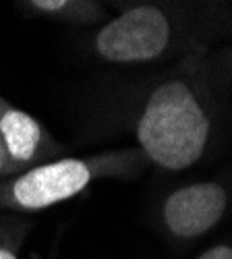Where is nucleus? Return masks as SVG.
Listing matches in <instances>:
<instances>
[{
    "label": "nucleus",
    "mask_w": 232,
    "mask_h": 259,
    "mask_svg": "<svg viewBox=\"0 0 232 259\" xmlns=\"http://www.w3.org/2000/svg\"><path fill=\"white\" fill-rule=\"evenodd\" d=\"M137 90L129 124L147 162L166 172L193 168L222 139L232 96V44L184 56Z\"/></svg>",
    "instance_id": "f257e3e1"
},
{
    "label": "nucleus",
    "mask_w": 232,
    "mask_h": 259,
    "mask_svg": "<svg viewBox=\"0 0 232 259\" xmlns=\"http://www.w3.org/2000/svg\"><path fill=\"white\" fill-rule=\"evenodd\" d=\"M232 44V0H147L120 5L91 37L98 60L139 67Z\"/></svg>",
    "instance_id": "f03ea898"
},
{
    "label": "nucleus",
    "mask_w": 232,
    "mask_h": 259,
    "mask_svg": "<svg viewBox=\"0 0 232 259\" xmlns=\"http://www.w3.org/2000/svg\"><path fill=\"white\" fill-rule=\"evenodd\" d=\"M150 162L133 147L106 149L87 156H62L0 181V209L33 213L77 197L98 181L135 179Z\"/></svg>",
    "instance_id": "7ed1b4c3"
},
{
    "label": "nucleus",
    "mask_w": 232,
    "mask_h": 259,
    "mask_svg": "<svg viewBox=\"0 0 232 259\" xmlns=\"http://www.w3.org/2000/svg\"><path fill=\"white\" fill-rule=\"evenodd\" d=\"M232 215V175L184 183L158 203V226L176 243H193Z\"/></svg>",
    "instance_id": "20e7f679"
},
{
    "label": "nucleus",
    "mask_w": 232,
    "mask_h": 259,
    "mask_svg": "<svg viewBox=\"0 0 232 259\" xmlns=\"http://www.w3.org/2000/svg\"><path fill=\"white\" fill-rule=\"evenodd\" d=\"M0 149L7 160L9 177L21 175L67 154V147L35 116L21 110L3 96H0Z\"/></svg>",
    "instance_id": "39448f33"
},
{
    "label": "nucleus",
    "mask_w": 232,
    "mask_h": 259,
    "mask_svg": "<svg viewBox=\"0 0 232 259\" xmlns=\"http://www.w3.org/2000/svg\"><path fill=\"white\" fill-rule=\"evenodd\" d=\"M15 7L31 17L71 27H91L110 21L108 7L98 0H23Z\"/></svg>",
    "instance_id": "423d86ee"
},
{
    "label": "nucleus",
    "mask_w": 232,
    "mask_h": 259,
    "mask_svg": "<svg viewBox=\"0 0 232 259\" xmlns=\"http://www.w3.org/2000/svg\"><path fill=\"white\" fill-rule=\"evenodd\" d=\"M33 230V222L19 215H0V259H19L21 247Z\"/></svg>",
    "instance_id": "0eeeda50"
},
{
    "label": "nucleus",
    "mask_w": 232,
    "mask_h": 259,
    "mask_svg": "<svg viewBox=\"0 0 232 259\" xmlns=\"http://www.w3.org/2000/svg\"><path fill=\"white\" fill-rule=\"evenodd\" d=\"M195 259H232V239L214 243L212 247L201 251Z\"/></svg>",
    "instance_id": "6e6552de"
},
{
    "label": "nucleus",
    "mask_w": 232,
    "mask_h": 259,
    "mask_svg": "<svg viewBox=\"0 0 232 259\" xmlns=\"http://www.w3.org/2000/svg\"><path fill=\"white\" fill-rule=\"evenodd\" d=\"M9 179V172H7V160H5V154L3 149H0V181Z\"/></svg>",
    "instance_id": "1a4fd4ad"
},
{
    "label": "nucleus",
    "mask_w": 232,
    "mask_h": 259,
    "mask_svg": "<svg viewBox=\"0 0 232 259\" xmlns=\"http://www.w3.org/2000/svg\"><path fill=\"white\" fill-rule=\"evenodd\" d=\"M31 259H39V257H35V255H31Z\"/></svg>",
    "instance_id": "9d476101"
},
{
    "label": "nucleus",
    "mask_w": 232,
    "mask_h": 259,
    "mask_svg": "<svg viewBox=\"0 0 232 259\" xmlns=\"http://www.w3.org/2000/svg\"><path fill=\"white\" fill-rule=\"evenodd\" d=\"M228 108H230V110H232V104H230V106H228Z\"/></svg>",
    "instance_id": "9b49d317"
}]
</instances>
